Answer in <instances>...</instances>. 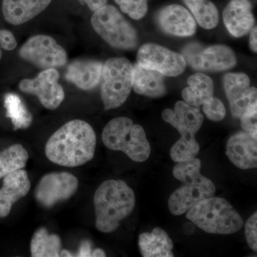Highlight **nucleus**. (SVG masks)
Listing matches in <instances>:
<instances>
[{"label": "nucleus", "mask_w": 257, "mask_h": 257, "mask_svg": "<svg viewBox=\"0 0 257 257\" xmlns=\"http://www.w3.org/2000/svg\"><path fill=\"white\" fill-rule=\"evenodd\" d=\"M96 145L95 133L91 125L74 119L61 126L49 138L45 155L56 165L79 167L92 160Z\"/></svg>", "instance_id": "1"}, {"label": "nucleus", "mask_w": 257, "mask_h": 257, "mask_svg": "<svg viewBox=\"0 0 257 257\" xmlns=\"http://www.w3.org/2000/svg\"><path fill=\"white\" fill-rule=\"evenodd\" d=\"M135 202V193L124 181L103 182L94 196L96 229L103 233L113 232L133 212Z\"/></svg>", "instance_id": "2"}, {"label": "nucleus", "mask_w": 257, "mask_h": 257, "mask_svg": "<svg viewBox=\"0 0 257 257\" xmlns=\"http://www.w3.org/2000/svg\"><path fill=\"white\" fill-rule=\"evenodd\" d=\"M201 167L200 160L193 158L178 162L173 169L174 177L183 183L169 199V209L174 215L185 214L197 203L214 195L215 186L200 173Z\"/></svg>", "instance_id": "3"}, {"label": "nucleus", "mask_w": 257, "mask_h": 257, "mask_svg": "<svg viewBox=\"0 0 257 257\" xmlns=\"http://www.w3.org/2000/svg\"><path fill=\"white\" fill-rule=\"evenodd\" d=\"M187 213L189 220L210 234H234L243 224L242 217L224 198L212 197L204 199Z\"/></svg>", "instance_id": "4"}, {"label": "nucleus", "mask_w": 257, "mask_h": 257, "mask_svg": "<svg viewBox=\"0 0 257 257\" xmlns=\"http://www.w3.org/2000/svg\"><path fill=\"white\" fill-rule=\"evenodd\" d=\"M101 138L108 149L124 152L134 162H145L150 156L151 147L145 130L130 118L120 116L111 120Z\"/></svg>", "instance_id": "5"}, {"label": "nucleus", "mask_w": 257, "mask_h": 257, "mask_svg": "<svg viewBox=\"0 0 257 257\" xmlns=\"http://www.w3.org/2000/svg\"><path fill=\"white\" fill-rule=\"evenodd\" d=\"M91 23L94 31L111 47L133 50L138 46L136 30L114 6L105 5L96 10Z\"/></svg>", "instance_id": "6"}, {"label": "nucleus", "mask_w": 257, "mask_h": 257, "mask_svg": "<svg viewBox=\"0 0 257 257\" xmlns=\"http://www.w3.org/2000/svg\"><path fill=\"white\" fill-rule=\"evenodd\" d=\"M134 66L124 57H114L103 64L101 96L106 110L122 105L133 86Z\"/></svg>", "instance_id": "7"}, {"label": "nucleus", "mask_w": 257, "mask_h": 257, "mask_svg": "<svg viewBox=\"0 0 257 257\" xmlns=\"http://www.w3.org/2000/svg\"><path fill=\"white\" fill-rule=\"evenodd\" d=\"M186 63L198 72H222L236 64L234 52L224 45L204 47L197 42L188 44L182 50Z\"/></svg>", "instance_id": "8"}, {"label": "nucleus", "mask_w": 257, "mask_h": 257, "mask_svg": "<svg viewBox=\"0 0 257 257\" xmlns=\"http://www.w3.org/2000/svg\"><path fill=\"white\" fill-rule=\"evenodd\" d=\"M19 55L40 69L60 67L67 62L65 50L57 43L55 39L47 35L30 37L20 48Z\"/></svg>", "instance_id": "9"}, {"label": "nucleus", "mask_w": 257, "mask_h": 257, "mask_svg": "<svg viewBox=\"0 0 257 257\" xmlns=\"http://www.w3.org/2000/svg\"><path fill=\"white\" fill-rule=\"evenodd\" d=\"M138 64L167 77H177L186 69L183 56L156 44H146L138 51Z\"/></svg>", "instance_id": "10"}, {"label": "nucleus", "mask_w": 257, "mask_h": 257, "mask_svg": "<svg viewBox=\"0 0 257 257\" xmlns=\"http://www.w3.org/2000/svg\"><path fill=\"white\" fill-rule=\"evenodd\" d=\"M78 186V179L69 172L47 174L37 184L35 199L43 207L50 208L73 196Z\"/></svg>", "instance_id": "11"}, {"label": "nucleus", "mask_w": 257, "mask_h": 257, "mask_svg": "<svg viewBox=\"0 0 257 257\" xmlns=\"http://www.w3.org/2000/svg\"><path fill=\"white\" fill-rule=\"evenodd\" d=\"M60 74L55 68L47 69L35 79H25L19 84L20 90L37 96L47 109H57L64 99L63 87L59 83Z\"/></svg>", "instance_id": "12"}, {"label": "nucleus", "mask_w": 257, "mask_h": 257, "mask_svg": "<svg viewBox=\"0 0 257 257\" xmlns=\"http://www.w3.org/2000/svg\"><path fill=\"white\" fill-rule=\"evenodd\" d=\"M162 118L170 123L181 135L179 140L185 143H197L195 136L202 127L204 116L199 108L189 105L183 101L176 103L175 109L162 111Z\"/></svg>", "instance_id": "13"}, {"label": "nucleus", "mask_w": 257, "mask_h": 257, "mask_svg": "<svg viewBox=\"0 0 257 257\" xmlns=\"http://www.w3.org/2000/svg\"><path fill=\"white\" fill-rule=\"evenodd\" d=\"M223 84L231 114L240 119L248 106L257 101L256 88L250 87L249 77L243 73L225 74Z\"/></svg>", "instance_id": "14"}, {"label": "nucleus", "mask_w": 257, "mask_h": 257, "mask_svg": "<svg viewBox=\"0 0 257 257\" xmlns=\"http://www.w3.org/2000/svg\"><path fill=\"white\" fill-rule=\"evenodd\" d=\"M157 20L164 32L175 36H192L197 30V24L191 13L179 5H169L161 10Z\"/></svg>", "instance_id": "15"}, {"label": "nucleus", "mask_w": 257, "mask_h": 257, "mask_svg": "<svg viewBox=\"0 0 257 257\" xmlns=\"http://www.w3.org/2000/svg\"><path fill=\"white\" fill-rule=\"evenodd\" d=\"M226 155L233 165L241 170L257 167V139L248 132L232 135L226 144Z\"/></svg>", "instance_id": "16"}, {"label": "nucleus", "mask_w": 257, "mask_h": 257, "mask_svg": "<svg viewBox=\"0 0 257 257\" xmlns=\"http://www.w3.org/2000/svg\"><path fill=\"white\" fill-rule=\"evenodd\" d=\"M252 7L248 0H231L225 8L223 20L231 35L241 37L247 35L254 25Z\"/></svg>", "instance_id": "17"}, {"label": "nucleus", "mask_w": 257, "mask_h": 257, "mask_svg": "<svg viewBox=\"0 0 257 257\" xmlns=\"http://www.w3.org/2000/svg\"><path fill=\"white\" fill-rule=\"evenodd\" d=\"M30 187L28 172L23 169L5 176L3 187L0 189V217L8 216L13 204L25 197Z\"/></svg>", "instance_id": "18"}, {"label": "nucleus", "mask_w": 257, "mask_h": 257, "mask_svg": "<svg viewBox=\"0 0 257 257\" xmlns=\"http://www.w3.org/2000/svg\"><path fill=\"white\" fill-rule=\"evenodd\" d=\"M102 68V63L98 61H73L67 67L65 78L82 90H91L100 82Z\"/></svg>", "instance_id": "19"}, {"label": "nucleus", "mask_w": 257, "mask_h": 257, "mask_svg": "<svg viewBox=\"0 0 257 257\" xmlns=\"http://www.w3.org/2000/svg\"><path fill=\"white\" fill-rule=\"evenodd\" d=\"M51 3L52 0H3V15L12 25H23L46 10Z\"/></svg>", "instance_id": "20"}, {"label": "nucleus", "mask_w": 257, "mask_h": 257, "mask_svg": "<svg viewBox=\"0 0 257 257\" xmlns=\"http://www.w3.org/2000/svg\"><path fill=\"white\" fill-rule=\"evenodd\" d=\"M134 66V91L140 95L158 98L167 93L163 75L157 71L144 68L138 63Z\"/></svg>", "instance_id": "21"}, {"label": "nucleus", "mask_w": 257, "mask_h": 257, "mask_svg": "<svg viewBox=\"0 0 257 257\" xmlns=\"http://www.w3.org/2000/svg\"><path fill=\"white\" fill-rule=\"evenodd\" d=\"M139 246L144 257H173L174 243L169 235L161 228L139 236Z\"/></svg>", "instance_id": "22"}, {"label": "nucleus", "mask_w": 257, "mask_h": 257, "mask_svg": "<svg viewBox=\"0 0 257 257\" xmlns=\"http://www.w3.org/2000/svg\"><path fill=\"white\" fill-rule=\"evenodd\" d=\"M187 84L189 87L182 91V96L189 105L199 107L214 97V83L209 76L201 72L193 74Z\"/></svg>", "instance_id": "23"}, {"label": "nucleus", "mask_w": 257, "mask_h": 257, "mask_svg": "<svg viewBox=\"0 0 257 257\" xmlns=\"http://www.w3.org/2000/svg\"><path fill=\"white\" fill-rule=\"evenodd\" d=\"M61 246V240L58 235L50 234L46 228H40L32 236L30 245L32 256H60Z\"/></svg>", "instance_id": "24"}, {"label": "nucleus", "mask_w": 257, "mask_h": 257, "mask_svg": "<svg viewBox=\"0 0 257 257\" xmlns=\"http://www.w3.org/2000/svg\"><path fill=\"white\" fill-rule=\"evenodd\" d=\"M197 23L206 30L216 28L219 13L215 5L209 0H184Z\"/></svg>", "instance_id": "25"}, {"label": "nucleus", "mask_w": 257, "mask_h": 257, "mask_svg": "<svg viewBox=\"0 0 257 257\" xmlns=\"http://www.w3.org/2000/svg\"><path fill=\"white\" fill-rule=\"evenodd\" d=\"M29 154L22 145H12L0 152V179L15 171L25 168Z\"/></svg>", "instance_id": "26"}, {"label": "nucleus", "mask_w": 257, "mask_h": 257, "mask_svg": "<svg viewBox=\"0 0 257 257\" xmlns=\"http://www.w3.org/2000/svg\"><path fill=\"white\" fill-rule=\"evenodd\" d=\"M6 115L12 120L15 130L27 128L32 123L31 113L27 109L18 94L9 93L5 96Z\"/></svg>", "instance_id": "27"}, {"label": "nucleus", "mask_w": 257, "mask_h": 257, "mask_svg": "<svg viewBox=\"0 0 257 257\" xmlns=\"http://www.w3.org/2000/svg\"><path fill=\"white\" fill-rule=\"evenodd\" d=\"M120 9L134 20H140L146 15L149 0H114Z\"/></svg>", "instance_id": "28"}, {"label": "nucleus", "mask_w": 257, "mask_h": 257, "mask_svg": "<svg viewBox=\"0 0 257 257\" xmlns=\"http://www.w3.org/2000/svg\"><path fill=\"white\" fill-rule=\"evenodd\" d=\"M240 119L243 130L257 139V101L248 106Z\"/></svg>", "instance_id": "29"}, {"label": "nucleus", "mask_w": 257, "mask_h": 257, "mask_svg": "<svg viewBox=\"0 0 257 257\" xmlns=\"http://www.w3.org/2000/svg\"><path fill=\"white\" fill-rule=\"evenodd\" d=\"M203 111L209 119L214 121H220L226 116L224 104L216 97L203 104Z\"/></svg>", "instance_id": "30"}, {"label": "nucleus", "mask_w": 257, "mask_h": 257, "mask_svg": "<svg viewBox=\"0 0 257 257\" xmlns=\"http://www.w3.org/2000/svg\"><path fill=\"white\" fill-rule=\"evenodd\" d=\"M257 214L255 212L248 218L245 225V235L249 247L257 251Z\"/></svg>", "instance_id": "31"}, {"label": "nucleus", "mask_w": 257, "mask_h": 257, "mask_svg": "<svg viewBox=\"0 0 257 257\" xmlns=\"http://www.w3.org/2000/svg\"><path fill=\"white\" fill-rule=\"evenodd\" d=\"M18 45L16 39L11 32L8 30H0V47L5 50H15Z\"/></svg>", "instance_id": "32"}, {"label": "nucleus", "mask_w": 257, "mask_h": 257, "mask_svg": "<svg viewBox=\"0 0 257 257\" xmlns=\"http://www.w3.org/2000/svg\"><path fill=\"white\" fill-rule=\"evenodd\" d=\"M78 1L81 4L87 5L89 9L94 12L105 5L107 0H78Z\"/></svg>", "instance_id": "33"}, {"label": "nucleus", "mask_w": 257, "mask_h": 257, "mask_svg": "<svg viewBox=\"0 0 257 257\" xmlns=\"http://www.w3.org/2000/svg\"><path fill=\"white\" fill-rule=\"evenodd\" d=\"M92 245L87 240L83 241L80 244V247L79 248L78 253L77 256L89 257L92 254Z\"/></svg>", "instance_id": "34"}, {"label": "nucleus", "mask_w": 257, "mask_h": 257, "mask_svg": "<svg viewBox=\"0 0 257 257\" xmlns=\"http://www.w3.org/2000/svg\"><path fill=\"white\" fill-rule=\"evenodd\" d=\"M257 28L254 27L251 29V33H250L249 45L251 50L253 52H257Z\"/></svg>", "instance_id": "35"}, {"label": "nucleus", "mask_w": 257, "mask_h": 257, "mask_svg": "<svg viewBox=\"0 0 257 257\" xmlns=\"http://www.w3.org/2000/svg\"><path fill=\"white\" fill-rule=\"evenodd\" d=\"M91 256L93 257H104L106 256V253L101 248H96L92 251Z\"/></svg>", "instance_id": "36"}, {"label": "nucleus", "mask_w": 257, "mask_h": 257, "mask_svg": "<svg viewBox=\"0 0 257 257\" xmlns=\"http://www.w3.org/2000/svg\"><path fill=\"white\" fill-rule=\"evenodd\" d=\"M74 255H72V253L69 252V251H67V250H63V251H61L60 252V256H73Z\"/></svg>", "instance_id": "37"}, {"label": "nucleus", "mask_w": 257, "mask_h": 257, "mask_svg": "<svg viewBox=\"0 0 257 257\" xmlns=\"http://www.w3.org/2000/svg\"><path fill=\"white\" fill-rule=\"evenodd\" d=\"M2 56H3V54H2V51L0 50V60H1Z\"/></svg>", "instance_id": "38"}]
</instances>
